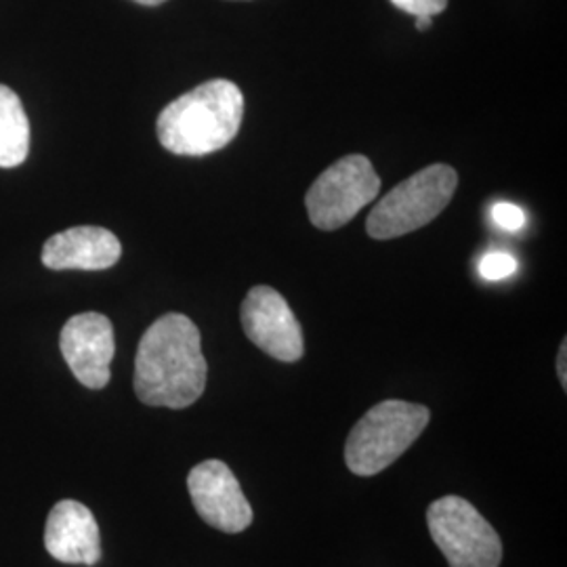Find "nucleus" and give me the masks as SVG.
Listing matches in <instances>:
<instances>
[{"label":"nucleus","instance_id":"9d476101","mask_svg":"<svg viewBox=\"0 0 567 567\" xmlns=\"http://www.w3.org/2000/svg\"><path fill=\"white\" fill-rule=\"evenodd\" d=\"M47 553L68 566H97L102 561V532L91 508L79 501H60L44 526Z\"/></svg>","mask_w":567,"mask_h":567},{"label":"nucleus","instance_id":"f8f14e48","mask_svg":"<svg viewBox=\"0 0 567 567\" xmlns=\"http://www.w3.org/2000/svg\"><path fill=\"white\" fill-rule=\"evenodd\" d=\"M30 152V121L16 91L0 84V168L25 163Z\"/></svg>","mask_w":567,"mask_h":567},{"label":"nucleus","instance_id":"f3484780","mask_svg":"<svg viewBox=\"0 0 567 567\" xmlns=\"http://www.w3.org/2000/svg\"><path fill=\"white\" fill-rule=\"evenodd\" d=\"M431 23H433V18H429V16H419V18H416V30H419V32H425V30L431 28Z\"/></svg>","mask_w":567,"mask_h":567},{"label":"nucleus","instance_id":"ddd939ff","mask_svg":"<svg viewBox=\"0 0 567 567\" xmlns=\"http://www.w3.org/2000/svg\"><path fill=\"white\" fill-rule=\"evenodd\" d=\"M517 271V261L507 252H489L480 261V276L487 282H498Z\"/></svg>","mask_w":567,"mask_h":567},{"label":"nucleus","instance_id":"1a4fd4ad","mask_svg":"<svg viewBox=\"0 0 567 567\" xmlns=\"http://www.w3.org/2000/svg\"><path fill=\"white\" fill-rule=\"evenodd\" d=\"M60 349L65 364L81 385L93 391L107 386L110 365L116 353L114 326L110 318L95 311L79 313L61 328Z\"/></svg>","mask_w":567,"mask_h":567},{"label":"nucleus","instance_id":"f03ea898","mask_svg":"<svg viewBox=\"0 0 567 567\" xmlns=\"http://www.w3.org/2000/svg\"><path fill=\"white\" fill-rule=\"evenodd\" d=\"M243 118L240 86L215 79L168 103L156 121V133L171 154L203 158L234 142Z\"/></svg>","mask_w":567,"mask_h":567},{"label":"nucleus","instance_id":"423d86ee","mask_svg":"<svg viewBox=\"0 0 567 567\" xmlns=\"http://www.w3.org/2000/svg\"><path fill=\"white\" fill-rule=\"evenodd\" d=\"M381 192V177L362 154H351L330 164L305 196L313 227L334 231L349 224Z\"/></svg>","mask_w":567,"mask_h":567},{"label":"nucleus","instance_id":"a211bd4d","mask_svg":"<svg viewBox=\"0 0 567 567\" xmlns=\"http://www.w3.org/2000/svg\"><path fill=\"white\" fill-rule=\"evenodd\" d=\"M133 2H137L142 7H161L166 0H133Z\"/></svg>","mask_w":567,"mask_h":567},{"label":"nucleus","instance_id":"6e6552de","mask_svg":"<svg viewBox=\"0 0 567 567\" xmlns=\"http://www.w3.org/2000/svg\"><path fill=\"white\" fill-rule=\"evenodd\" d=\"M187 492L204 524L240 534L252 524V507L234 471L224 461H204L187 475Z\"/></svg>","mask_w":567,"mask_h":567},{"label":"nucleus","instance_id":"7ed1b4c3","mask_svg":"<svg viewBox=\"0 0 567 567\" xmlns=\"http://www.w3.org/2000/svg\"><path fill=\"white\" fill-rule=\"evenodd\" d=\"M429 421L426 405L402 400L381 402L351 429L344 444V463L360 477L379 475L421 437Z\"/></svg>","mask_w":567,"mask_h":567},{"label":"nucleus","instance_id":"39448f33","mask_svg":"<svg viewBox=\"0 0 567 567\" xmlns=\"http://www.w3.org/2000/svg\"><path fill=\"white\" fill-rule=\"evenodd\" d=\"M426 526L450 567H501L503 543L486 517L461 496H444L426 508Z\"/></svg>","mask_w":567,"mask_h":567},{"label":"nucleus","instance_id":"9b49d317","mask_svg":"<svg viewBox=\"0 0 567 567\" xmlns=\"http://www.w3.org/2000/svg\"><path fill=\"white\" fill-rule=\"evenodd\" d=\"M122 244L110 229L95 225L70 227L42 246V264L53 271H103L121 261Z\"/></svg>","mask_w":567,"mask_h":567},{"label":"nucleus","instance_id":"2eb2a0df","mask_svg":"<svg viewBox=\"0 0 567 567\" xmlns=\"http://www.w3.org/2000/svg\"><path fill=\"white\" fill-rule=\"evenodd\" d=\"M395 9H400V11H404V13H410V16H414V18H419V16H429V18H433V16H440V13H444L447 7V0H389Z\"/></svg>","mask_w":567,"mask_h":567},{"label":"nucleus","instance_id":"20e7f679","mask_svg":"<svg viewBox=\"0 0 567 567\" xmlns=\"http://www.w3.org/2000/svg\"><path fill=\"white\" fill-rule=\"evenodd\" d=\"M458 187V173L447 164H431L395 185L368 215L365 231L374 240L412 234L442 215Z\"/></svg>","mask_w":567,"mask_h":567},{"label":"nucleus","instance_id":"f257e3e1","mask_svg":"<svg viewBox=\"0 0 567 567\" xmlns=\"http://www.w3.org/2000/svg\"><path fill=\"white\" fill-rule=\"evenodd\" d=\"M206 377L200 330L187 316L166 313L143 332L133 379L142 404L189 408L203 398Z\"/></svg>","mask_w":567,"mask_h":567},{"label":"nucleus","instance_id":"dca6fc26","mask_svg":"<svg viewBox=\"0 0 567 567\" xmlns=\"http://www.w3.org/2000/svg\"><path fill=\"white\" fill-rule=\"evenodd\" d=\"M567 358V343L564 341L561 343V349H559V355H557V377H559V381H561V386L567 389V368L566 360Z\"/></svg>","mask_w":567,"mask_h":567},{"label":"nucleus","instance_id":"4468645a","mask_svg":"<svg viewBox=\"0 0 567 567\" xmlns=\"http://www.w3.org/2000/svg\"><path fill=\"white\" fill-rule=\"evenodd\" d=\"M492 221L505 231H519L526 225V213L515 204H494L492 206Z\"/></svg>","mask_w":567,"mask_h":567},{"label":"nucleus","instance_id":"0eeeda50","mask_svg":"<svg viewBox=\"0 0 567 567\" xmlns=\"http://www.w3.org/2000/svg\"><path fill=\"white\" fill-rule=\"evenodd\" d=\"M246 337L269 358L292 364L303 358V328L282 295L269 286L248 290L240 309Z\"/></svg>","mask_w":567,"mask_h":567}]
</instances>
